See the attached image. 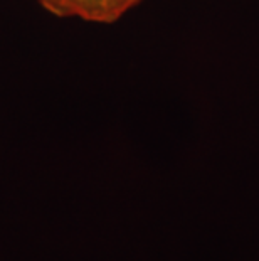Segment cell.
I'll return each instance as SVG.
<instances>
[{"label":"cell","instance_id":"6da1fadb","mask_svg":"<svg viewBox=\"0 0 259 261\" xmlns=\"http://www.w3.org/2000/svg\"><path fill=\"white\" fill-rule=\"evenodd\" d=\"M42 9L61 19L91 24H114L143 0H37Z\"/></svg>","mask_w":259,"mask_h":261}]
</instances>
